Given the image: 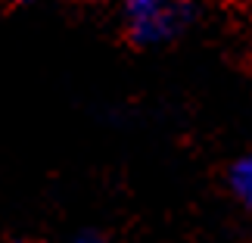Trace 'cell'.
I'll use <instances>...</instances> for the list:
<instances>
[{
	"label": "cell",
	"instance_id": "obj_1",
	"mask_svg": "<svg viewBox=\"0 0 252 243\" xmlns=\"http://www.w3.org/2000/svg\"><path fill=\"white\" fill-rule=\"evenodd\" d=\"M122 9L137 44H162L187 22V6L178 0H122Z\"/></svg>",
	"mask_w": 252,
	"mask_h": 243
},
{
	"label": "cell",
	"instance_id": "obj_2",
	"mask_svg": "<svg viewBox=\"0 0 252 243\" xmlns=\"http://www.w3.org/2000/svg\"><path fill=\"white\" fill-rule=\"evenodd\" d=\"M230 190H234V197L243 206L252 209V156H243L234 162V169H230Z\"/></svg>",
	"mask_w": 252,
	"mask_h": 243
}]
</instances>
